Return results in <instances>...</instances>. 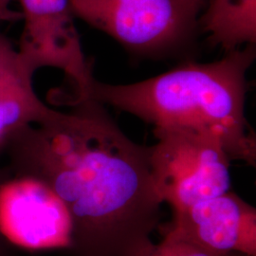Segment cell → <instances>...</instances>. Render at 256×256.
I'll return each mask as SVG.
<instances>
[{"mask_svg": "<svg viewBox=\"0 0 256 256\" xmlns=\"http://www.w3.org/2000/svg\"><path fill=\"white\" fill-rule=\"evenodd\" d=\"M19 129L7 140L12 176L45 184L72 223V256H137L153 242L164 202L149 147L132 142L93 100Z\"/></svg>", "mask_w": 256, "mask_h": 256, "instance_id": "6da1fadb", "label": "cell"}, {"mask_svg": "<svg viewBox=\"0 0 256 256\" xmlns=\"http://www.w3.org/2000/svg\"><path fill=\"white\" fill-rule=\"evenodd\" d=\"M254 59L256 44H250L220 61L184 63L142 82L110 84L95 79L81 101L110 104L154 128L208 130L230 160L254 166L256 134L245 115L246 74Z\"/></svg>", "mask_w": 256, "mask_h": 256, "instance_id": "7a4b0ae2", "label": "cell"}, {"mask_svg": "<svg viewBox=\"0 0 256 256\" xmlns=\"http://www.w3.org/2000/svg\"><path fill=\"white\" fill-rule=\"evenodd\" d=\"M149 147L156 190L174 212L230 192V158L220 138L196 128H154Z\"/></svg>", "mask_w": 256, "mask_h": 256, "instance_id": "3957f363", "label": "cell"}, {"mask_svg": "<svg viewBox=\"0 0 256 256\" xmlns=\"http://www.w3.org/2000/svg\"><path fill=\"white\" fill-rule=\"evenodd\" d=\"M207 0H70L90 26L129 50L156 54L188 42L198 28Z\"/></svg>", "mask_w": 256, "mask_h": 256, "instance_id": "277c9868", "label": "cell"}, {"mask_svg": "<svg viewBox=\"0 0 256 256\" xmlns=\"http://www.w3.org/2000/svg\"><path fill=\"white\" fill-rule=\"evenodd\" d=\"M24 19L19 52L36 72L62 70L72 84L70 102L82 100L95 80L92 64L82 52L70 0H19Z\"/></svg>", "mask_w": 256, "mask_h": 256, "instance_id": "5b68a950", "label": "cell"}, {"mask_svg": "<svg viewBox=\"0 0 256 256\" xmlns=\"http://www.w3.org/2000/svg\"><path fill=\"white\" fill-rule=\"evenodd\" d=\"M0 230L28 250L68 248L72 223L63 202L45 184L10 176L0 187Z\"/></svg>", "mask_w": 256, "mask_h": 256, "instance_id": "8992f818", "label": "cell"}, {"mask_svg": "<svg viewBox=\"0 0 256 256\" xmlns=\"http://www.w3.org/2000/svg\"><path fill=\"white\" fill-rule=\"evenodd\" d=\"M171 228L220 252L256 256V210L232 192L174 212Z\"/></svg>", "mask_w": 256, "mask_h": 256, "instance_id": "52a82bcc", "label": "cell"}, {"mask_svg": "<svg viewBox=\"0 0 256 256\" xmlns=\"http://www.w3.org/2000/svg\"><path fill=\"white\" fill-rule=\"evenodd\" d=\"M34 74L18 48L0 30V152L19 129L50 119L58 112L37 96Z\"/></svg>", "mask_w": 256, "mask_h": 256, "instance_id": "ba28073f", "label": "cell"}, {"mask_svg": "<svg viewBox=\"0 0 256 256\" xmlns=\"http://www.w3.org/2000/svg\"><path fill=\"white\" fill-rule=\"evenodd\" d=\"M198 28L226 52L256 43V0H207Z\"/></svg>", "mask_w": 256, "mask_h": 256, "instance_id": "9c48e42d", "label": "cell"}, {"mask_svg": "<svg viewBox=\"0 0 256 256\" xmlns=\"http://www.w3.org/2000/svg\"><path fill=\"white\" fill-rule=\"evenodd\" d=\"M137 256H247L238 252H220L204 247L178 230L170 228L164 241L152 243Z\"/></svg>", "mask_w": 256, "mask_h": 256, "instance_id": "30bf717a", "label": "cell"}, {"mask_svg": "<svg viewBox=\"0 0 256 256\" xmlns=\"http://www.w3.org/2000/svg\"><path fill=\"white\" fill-rule=\"evenodd\" d=\"M12 174L8 168H0V187ZM0 256H12V243L10 242L0 230Z\"/></svg>", "mask_w": 256, "mask_h": 256, "instance_id": "8fae6325", "label": "cell"}, {"mask_svg": "<svg viewBox=\"0 0 256 256\" xmlns=\"http://www.w3.org/2000/svg\"><path fill=\"white\" fill-rule=\"evenodd\" d=\"M14 0H0V22L19 18L18 14L10 8Z\"/></svg>", "mask_w": 256, "mask_h": 256, "instance_id": "7c38bea8", "label": "cell"}]
</instances>
